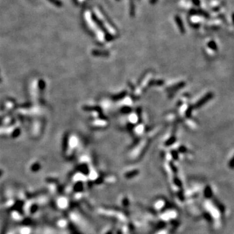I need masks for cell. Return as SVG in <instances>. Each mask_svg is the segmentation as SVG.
Instances as JSON below:
<instances>
[{"instance_id":"6da1fadb","label":"cell","mask_w":234,"mask_h":234,"mask_svg":"<svg viewBox=\"0 0 234 234\" xmlns=\"http://www.w3.org/2000/svg\"><path fill=\"white\" fill-rule=\"evenodd\" d=\"M176 20H177V22L178 23V24H179V26H180L179 27H180L181 31H182V32H183V31H184V29H183V24H182V22H181L180 18H178V17L176 18Z\"/></svg>"}]
</instances>
